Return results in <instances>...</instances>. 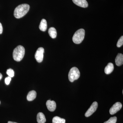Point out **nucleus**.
Segmentation results:
<instances>
[{"instance_id":"412c9836","label":"nucleus","mask_w":123,"mask_h":123,"mask_svg":"<svg viewBox=\"0 0 123 123\" xmlns=\"http://www.w3.org/2000/svg\"><path fill=\"white\" fill-rule=\"evenodd\" d=\"M3 31V27L1 23H0V34H2Z\"/></svg>"},{"instance_id":"a211bd4d","label":"nucleus","mask_w":123,"mask_h":123,"mask_svg":"<svg viewBox=\"0 0 123 123\" xmlns=\"http://www.w3.org/2000/svg\"><path fill=\"white\" fill-rule=\"evenodd\" d=\"M6 73L7 75H8L10 77H13L14 76V71L12 69L10 68L7 69Z\"/></svg>"},{"instance_id":"1a4fd4ad","label":"nucleus","mask_w":123,"mask_h":123,"mask_svg":"<svg viewBox=\"0 0 123 123\" xmlns=\"http://www.w3.org/2000/svg\"><path fill=\"white\" fill-rule=\"evenodd\" d=\"M72 1L75 5L79 7L84 8L88 7V4L86 0H72Z\"/></svg>"},{"instance_id":"5701e85b","label":"nucleus","mask_w":123,"mask_h":123,"mask_svg":"<svg viewBox=\"0 0 123 123\" xmlns=\"http://www.w3.org/2000/svg\"><path fill=\"white\" fill-rule=\"evenodd\" d=\"M8 123H15V122H12V121H8Z\"/></svg>"},{"instance_id":"7ed1b4c3","label":"nucleus","mask_w":123,"mask_h":123,"mask_svg":"<svg viewBox=\"0 0 123 123\" xmlns=\"http://www.w3.org/2000/svg\"><path fill=\"white\" fill-rule=\"evenodd\" d=\"M85 34V31L84 29H79L74 35L72 38L73 42L76 44H80L84 40Z\"/></svg>"},{"instance_id":"ddd939ff","label":"nucleus","mask_w":123,"mask_h":123,"mask_svg":"<svg viewBox=\"0 0 123 123\" xmlns=\"http://www.w3.org/2000/svg\"><path fill=\"white\" fill-rule=\"evenodd\" d=\"M37 119L38 123H45L46 121L45 116L42 112L38 113L37 115Z\"/></svg>"},{"instance_id":"f3484780","label":"nucleus","mask_w":123,"mask_h":123,"mask_svg":"<svg viewBox=\"0 0 123 123\" xmlns=\"http://www.w3.org/2000/svg\"><path fill=\"white\" fill-rule=\"evenodd\" d=\"M117 118L116 117H111L108 121L104 122V123H116Z\"/></svg>"},{"instance_id":"0eeeda50","label":"nucleus","mask_w":123,"mask_h":123,"mask_svg":"<svg viewBox=\"0 0 123 123\" xmlns=\"http://www.w3.org/2000/svg\"><path fill=\"white\" fill-rule=\"evenodd\" d=\"M122 107V105L121 103L117 102L112 107L110 108V114H115L121 110Z\"/></svg>"},{"instance_id":"9b49d317","label":"nucleus","mask_w":123,"mask_h":123,"mask_svg":"<svg viewBox=\"0 0 123 123\" xmlns=\"http://www.w3.org/2000/svg\"><path fill=\"white\" fill-rule=\"evenodd\" d=\"M114 69V66L111 63H109L105 68V73L106 74H110L113 72Z\"/></svg>"},{"instance_id":"20e7f679","label":"nucleus","mask_w":123,"mask_h":123,"mask_svg":"<svg viewBox=\"0 0 123 123\" xmlns=\"http://www.w3.org/2000/svg\"><path fill=\"white\" fill-rule=\"evenodd\" d=\"M80 76V72L79 69L76 67H73L70 69L68 74V78L69 81L73 82Z\"/></svg>"},{"instance_id":"b1692460","label":"nucleus","mask_w":123,"mask_h":123,"mask_svg":"<svg viewBox=\"0 0 123 123\" xmlns=\"http://www.w3.org/2000/svg\"></svg>"},{"instance_id":"2eb2a0df","label":"nucleus","mask_w":123,"mask_h":123,"mask_svg":"<svg viewBox=\"0 0 123 123\" xmlns=\"http://www.w3.org/2000/svg\"><path fill=\"white\" fill-rule=\"evenodd\" d=\"M48 33L49 35L52 38H55L57 36L56 30L54 27H51L49 29Z\"/></svg>"},{"instance_id":"6ab92c4d","label":"nucleus","mask_w":123,"mask_h":123,"mask_svg":"<svg viewBox=\"0 0 123 123\" xmlns=\"http://www.w3.org/2000/svg\"><path fill=\"white\" fill-rule=\"evenodd\" d=\"M123 44V36H122L120 38L117 42V46L118 47H120Z\"/></svg>"},{"instance_id":"6e6552de","label":"nucleus","mask_w":123,"mask_h":123,"mask_svg":"<svg viewBox=\"0 0 123 123\" xmlns=\"http://www.w3.org/2000/svg\"><path fill=\"white\" fill-rule=\"evenodd\" d=\"M46 106L50 111L53 112L56 108V104L55 101L49 100L46 102Z\"/></svg>"},{"instance_id":"dca6fc26","label":"nucleus","mask_w":123,"mask_h":123,"mask_svg":"<svg viewBox=\"0 0 123 123\" xmlns=\"http://www.w3.org/2000/svg\"><path fill=\"white\" fill-rule=\"evenodd\" d=\"M53 123H65V120L58 116H55L52 119Z\"/></svg>"},{"instance_id":"f03ea898","label":"nucleus","mask_w":123,"mask_h":123,"mask_svg":"<svg viewBox=\"0 0 123 123\" xmlns=\"http://www.w3.org/2000/svg\"><path fill=\"white\" fill-rule=\"evenodd\" d=\"M25 53V50L24 47L22 46H18L14 50L13 57L15 61L20 62L24 57Z\"/></svg>"},{"instance_id":"f257e3e1","label":"nucleus","mask_w":123,"mask_h":123,"mask_svg":"<svg viewBox=\"0 0 123 123\" xmlns=\"http://www.w3.org/2000/svg\"><path fill=\"white\" fill-rule=\"evenodd\" d=\"M30 8V6L27 4L19 5L14 10V15L16 18H21L26 14Z\"/></svg>"},{"instance_id":"423d86ee","label":"nucleus","mask_w":123,"mask_h":123,"mask_svg":"<svg viewBox=\"0 0 123 123\" xmlns=\"http://www.w3.org/2000/svg\"><path fill=\"white\" fill-rule=\"evenodd\" d=\"M98 107V103L97 102H94L92 103L90 107L86 112L85 116L88 117L93 114L97 110Z\"/></svg>"},{"instance_id":"4468645a","label":"nucleus","mask_w":123,"mask_h":123,"mask_svg":"<svg viewBox=\"0 0 123 123\" xmlns=\"http://www.w3.org/2000/svg\"><path fill=\"white\" fill-rule=\"evenodd\" d=\"M47 24L46 20L44 19H42L40 24V30L43 31H44L47 30Z\"/></svg>"},{"instance_id":"39448f33","label":"nucleus","mask_w":123,"mask_h":123,"mask_svg":"<svg viewBox=\"0 0 123 123\" xmlns=\"http://www.w3.org/2000/svg\"><path fill=\"white\" fill-rule=\"evenodd\" d=\"M44 53V48L42 47L39 48L36 51L35 55V57L36 61L38 63H41L43 61Z\"/></svg>"},{"instance_id":"9d476101","label":"nucleus","mask_w":123,"mask_h":123,"mask_svg":"<svg viewBox=\"0 0 123 123\" xmlns=\"http://www.w3.org/2000/svg\"><path fill=\"white\" fill-rule=\"evenodd\" d=\"M115 63L117 66H120L123 64V55L118 53L115 59Z\"/></svg>"},{"instance_id":"aec40b11","label":"nucleus","mask_w":123,"mask_h":123,"mask_svg":"<svg viewBox=\"0 0 123 123\" xmlns=\"http://www.w3.org/2000/svg\"><path fill=\"white\" fill-rule=\"evenodd\" d=\"M11 80V77L9 76L7 77L5 79V82L6 84L7 85H9L10 83Z\"/></svg>"},{"instance_id":"4be33fe9","label":"nucleus","mask_w":123,"mask_h":123,"mask_svg":"<svg viewBox=\"0 0 123 123\" xmlns=\"http://www.w3.org/2000/svg\"><path fill=\"white\" fill-rule=\"evenodd\" d=\"M2 74H1V73H0V80H1V79H2Z\"/></svg>"},{"instance_id":"f8f14e48","label":"nucleus","mask_w":123,"mask_h":123,"mask_svg":"<svg viewBox=\"0 0 123 123\" xmlns=\"http://www.w3.org/2000/svg\"><path fill=\"white\" fill-rule=\"evenodd\" d=\"M37 95V93L35 91L32 90L28 93L27 99L28 101H31L35 99Z\"/></svg>"}]
</instances>
